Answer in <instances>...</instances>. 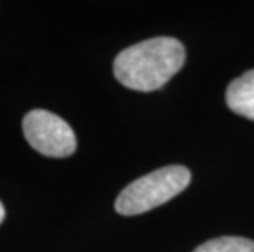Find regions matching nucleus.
<instances>
[{
  "mask_svg": "<svg viewBox=\"0 0 254 252\" xmlns=\"http://www.w3.org/2000/svg\"><path fill=\"white\" fill-rule=\"evenodd\" d=\"M184 62L182 43L171 36H158L123 50L113 61V74L127 89L151 92L169 82Z\"/></svg>",
  "mask_w": 254,
  "mask_h": 252,
  "instance_id": "f257e3e1",
  "label": "nucleus"
},
{
  "mask_svg": "<svg viewBox=\"0 0 254 252\" xmlns=\"http://www.w3.org/2000/svg\"><path fill=\"white\" fill-rule=\"evenodd\" d=\"M226 105L236 115L254 121V69L236 77L228 85Z\"/></svg>",
  "mask_w": 254,
  "mask_h": 252,
  "instance_id": "20e7f679",
  "label": "nucleus"
},
{
  "mask_svg": "<svg viewBox=\"0 0 254 252\" xmlns=\"http://www.w3.org/2000/svg\"><path fill=\"white\" fill-rule=\"evenodd\" d=\"M193 252H254V241L238 236H223L200 244Z\"/></svg>",
  "mask_w": 254,
  "mask_h": 252,
  "instance_id": "39448f33",
  "label": "nucleus"
},
{
  "mask_svg": "<svg viewBox=\"0 0 254 252\" xmlns=\"http://www.w3.org/2000/svg\"><path fill=\"white\" fill-rule=\"evenodd\" d=\"M23 135L31 148L46 157H67L75 152L77 141L72 128L48 110H31L25 115Z\"/></svg>",
  "mask_w": 254,
  "mask_h": 252,
  "instance_id": "7ed1b4c3",
  "label": "nucleus"
},
{
  "mask_svg": "<svg viewBox=\"0 0 254 252\" xmlns=\"http://www.w3.org/2000/svg\"><path fill=\"white\" fill-rule=\"evenodd\" d=\"M190 184V172L184 165H167L143 175L127 185L115 200V210L123 216L141 214L161 206L182 194Z\"/></svg>",
  "mask_w": 254,
  "mask_h": 252,
  "instance_id": "f03ea898",
  "label": "nucleus"
},
{
  "mask_svg": "<svg viewBox=\"0 0 254 252\" xmlns=\"http://www.w3.org/2000/svg\"><path fill=\"white\" fill-rule=\"evenodd\" d=\"M3 219H5V206H3V203L0 202V224H2Z\"/></svg>",
  "mask_w": 254,
  "mask_h": 252,
  "instance_id": "423d86ee",
  "label": "nucleus"
}]
</instances>
